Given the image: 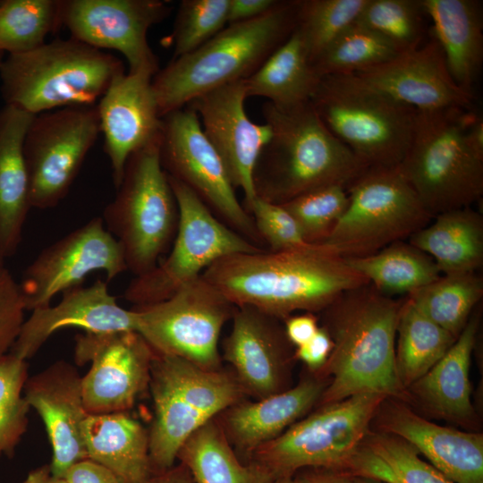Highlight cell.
Wrapping results in <instances>:
<instances>
[{"label":"cell","mask_w":483,"mask_h":483,"mask_svg":"<svg viewBox=\"0 0 483 483\" xmlns=\"http://www.w3.org/2000/svg\"><path fill=\"white\" fill-rule=\"evenodd\" d=\"M246 98L243 80L208 91L186 105L197 114L233 187L243 191L244 209L256 198L253 171L261 149L271 137L267 123H255L246 114Z\"/></svg>","instance_id":"19"},{"label":"cell","mask_w":483,"mask_h":483,"mask_svg":"<svg viewBox=\"0 0 483 483\" xmlns=\"http://www.w3.org/2000/svg\"><path fill=\"white\" fill-rule=\"evenodd\" d=\"M432 21L431 35L438 42L454 82L475 96L474 85L483 62L481 4L476 0H420Z\"/></svg>","instance_id":"28"},{"label":"cell","mask_w":483,"mask_h":483,"mask_svg":"<svg viewBox=\"0 0 483 483\" xmlns=\"http://www.w3.org/2000/svg\"><path fill=\"white\" fill-rule=\"evenodd\" d=\"M309 102L328 131L368 168L400 165L411 140L414 108L355 74L320 78Z\"/></svg>","instance_id":"7"},{"label":"cell","mask_w":483,"mask_h":483,"mask_svg":"<svg viewBox=\"0 0 483 483\" xmlns=\"http://www.w3.org/2000/svg\"><path fill=\"white\" fill-rule=\"evenodd\" d=\"M346 191L345 211L318 243L343 258L374 254L410 238L434 218L398 165L367 168Z\"/></svg>","instance_id":"10"},{"label":"cell","mask_w":483,"mask_h":483,"mask_svg":"<svg viewBox=\"0 0 483 483\" xmlns=\"http://www.w3.org/2000/svg\"><path fill=\"white\" fill-rule=\"evenodd\" d=\"M402 302L367 284L326 308L333 349L326 365L332 380L321 394L323 404L359 394L386 397L399 392L394 343Z\"/></svg>","instance_id":"3"},{"label":"cell","mask_w":483,"mask_h":483,"mask_svg":"<svg viewBox=\"0 0 483 483\" xmlns=\"http://www.w3.org/2000/svg\"><path fill=\"white\" fill-rule=\"evenodd\" d=\"M368 0H300L298 28L307 42L311 64L356 23Z\"/></svg>","instance_id":"41"},{"label":"cell","mask_w":483,"mask_h":483,"mask_svg":"<svg viewBox=\"0 0 483 483\" xmlns=\"http://www.w3.org/2000/svg\"><path fill=\"white\" fill-rule=\"evenodd\" d=\"M482 295V277L469 273L440 275L409 293L407 299L419 312L457 338Z\"/></svg>","instance_id":"37"},{"label":"cell","mask_w":483,"mask_h":483,"mask_svg":"<svg viewBox=\"0 0 483 483\" xmlns=\"http://www.w3.org/2000/svg\"><path fill=\"white\" fill-rule=\"evenodd\" d=\"M360 483H382V482H378V481H375V480H371V479H367L366 481H361Z\"/></svg>","instance_id":"56"},{"label":"cell","mask_w":483,"mask_h":483,"mask_svg":"<svg viewBox=\"0 0 483 483\" xmlns=\"http://www.w3.org/2000/svg\"><path fill=\"white\" fill-rule=\"evenodd\" d=\"M1 3H2V0H0V4H1Z\"/></svg>","instance_id":"59"},{"label":"cell","mask_w":483,"mask_h":483,"mask_svg":"<svg viewBox=\"0 0 483 483\" xmlns=\"http://www.w3.org/2000/svg\"><path fill=\"white\" fill-rule=\"evenodd\" d=\"M276 319L251 307H236L223 343L224 359L242 391L257 399L280 392L288 339Z\"/></svg>","instance_id":"24"},{"label":"cell","mask_w":483,"mask_h":483,"mask_svg":"<svg viewBox=\"0 0 483 483\" xmlns=\"http://www.w3.org/2000/svg\"><path fill=\"white\" fill-rule=\"evenodd\" d=\"M159 157L168 176L191 190L221 222L261 248L251 216L238 200L220 156L188 106L162 117Z\"/></svg>","instance_id":"14"},{"label":"cell","mask_w":483,"mask_h":483,"mask_svg":"<svg viewBox=\"0 0 483 483\" xmlns=\"http://www.w3.org/2000/svg\"><path fill=\"white\" fill-rule=\"evenodd\" d=\"M64 478L69 483H123L110 470L89 458L74 463Z\"/></svg>","instance_id":"48"},{"label":"cell","mask_w":483,"mask_h":483,"mask_svg":"<svg viewBox=\"0 0 483 483\" xmlns=\"http://www.w3.org/2000/svg\"><path fill=\"white\" fill-rule=\"evenodd\" d=\"M229 0H182L172 34L174 58L189 54L228 24Z\"/></svg>","instance_id":"44"},{"label":"cell","mask_w":483,"mask_h":483,"mask_svg":"<svg viewBox=\"0 0 483 483\" xmlns=\"http://www.w3.org/2000/svg\"><path fill=\"white\" fill-rule=\"evenodd\" d=\"M26 307L20 284L0 266V358L10 352L24 323Z\"/></svg>","instance_id":"46"},{"label":"cell","mask_w":483,"mask_h":483,"mask_svg":"<svg viewBox=\"0 0 483 483\" xmlns=\"http://www.w3.org/2000/svg\"><path fill=\"white\" fill-rule=\"evenodd\" d=\"M386 429L412 445L453 483H483V436L432 423L398 408Z\"/></svg>","instance_id":"26"},{"label":"cell","mask_w":483,"mask_h":483,"mask_svg":"<svg viewBox=\"0 0 483 483\" xmlns=\"http://www.w3.org/2000/svg\"><path fill=\"white\" fill-rule=\"evenodd\" d=\"M81 376L64 360L28 377L24 397L40 416L52 448L51 472L64 478L76 462L88 459L81 428L89 415L82 396Z\"/></svg>","instance_id":"21"},{"label":"cell","mask_w":483,"mask_h":483,"mask_svg":"<svg viewBox=\"0 0 483 483\" xmlns=\"http://www.w3.org/2000/svg\"><path fill=\"white\" fill-rule=\"evenodd\" d=\"M26 360L12 352L0 358V456L11 455L27 430L30 405L22 392Z\"/></svg>","instance_id":"42"},{"label":"cell","mask_w":483,"mask_h":483,"mask_svg":"<svg viewBox=\"0 0 483 483\" xmlns=\"http://www.w3.org/2000/svg\"><path fill=\"white\" fill-rule=\"evenodd\" d=\"M171 11L168 2L161 0H62V22L71 38L121 53L128 72L154 77L160 68L148 32Z\"/></svg>","instance_id":"18"},{"label":"cell","mask_w":483,"mask_h":483,"mask_svg":"<svg viewBox=\"0 0 483 483\" xmlns=\"http://www.w3.org/2000/svg\"><path fill=\"white\" fill-rule=\"evenodd\" d=\"M131 309L137 315L136 332L156 353L220 369V334L236 306L201 275L166 300Z\"/></svg>","instance_id":"13"},{"label":"cell","mask_w":483,"mask_h":483,"mask_svg":"<svg viewBox=\"0 0 483 483\" xmlns=\"http://www.w3.org/2000/svg\"><path fill=\"white\" fill-rule=\"evenodd\" d=\"M396 369L401 384L416 383L448 351L456 337L434 323L406 298L398 325Z\"/></svg>","instance_id":"36"},{"label":"cell","mask_w":483,"mask_h":483,"mask_svg":"<svg viewBox=\"0 0 483 483\" xmlns=\"http://www.w3.org/2000/svg\"><path fill=\"white\" fill-rule=\"evenodd\" d=\"M333 349V340L325 327H319L306 343L297 347L295 356L310 369L325 365Z\"/></svg>","instance_id":"47"},{"label":"cell","mask_w":483,"mask_h":483,"mask_svg":"<svg viewBox=\"0 0 483 483\" xmlns=\"http://www.w3.org/2000/svg\"><path fill=\"white\" fill-rule=\"evenodd\" d=\"M201 275L234 306L251 307L277 319L297 310L326 309L345 292L369 284L344 258L313 243L230 254Z\"/></svg>","instance_id":"1"},{"label":"cell","mask_w":483,"mask_h":483,"mask_svg":"<svg viewBox=\"0 0 483 483\" xmlns=\"http://www.w3.org/2000/svg\"><path fill=\"white\" fill-rule=\"evenodd\" d=\"M125 73L115 55L73 38L8 55L0 64L5 105L33 114L74 106H95Z\"/></svg>","instance_id":"5"},{"label":"cell","mask_w":483,"mask_h":483,"mask_svg":"<svg viewBox=\"0 0 483 483\" xmlns=\"http://www.w3.org/2000/svg\"><path fill=\"white\" fill-rule=\"evenodd\" d=\"M155 352L135 331L85 333L75 339L74 361L90 363L81 377L88 414L126 412L148 387Z\"/></svg>","instance_id":"16"},{"label":"cell","mask_w":483,"mask_h":483,"mask_svg":"<svg viewBox=\"0 0 483 483\" xmlns=\"http://www.w3.org/2000/svg\"><path fill=\"white\" fill-rule=\"evenodd\" d=\"M350 473L382 483H453L401 438L378 436L360 445L344 465Z\"/></svg>","instance_id":"35"},{"label":"cell","mask_w":483,"mask_h":483,"mask_svg":"<svg viewBox=\"0 0 483 483\" xmlns=\"http://www.w3.org/2000/svg\"><path fill=\"white\" fill-rule=\"evenodd\" d=\"M300 0H279L267 13L228 24L194 51L174 58L152 79L159 115L223 85L250 78L292 35Z\"/></svg>","instance_id":"4"},{"label":"cell","mask_w":483,"mask_h":483,"mask_svg":"<svg viewBox=\"0 0 483 483\" xmlns=\"http://www.w3.org/2000/svg\"><path fill=\"white\" fill-rule=\"evenodd\" d=\"M346 187L322 186L281 204L295 219L307 243L322 242L332 231L348 205Z\"/></svg>","instance_id":"43"},{"label":"cell","mask_w":483,"mask_h":483,"mask_svg":"<svg viewBox=\"0 0 483 483\" xmlns=\"http://www.w3.org/2000/svg\"><path fill=\"white\" fill-rule=\"evenodd\" d=\"M271 137L254 171L256 198L284 204L311 190L347 186L368 167L325 126L310 102L262 106Z\"/></svg>","instance_id":"2"},{"label":"cell","mask_w":483,"mask_h":483,"mask_svg":"<svg viewBox=\"0 0 483 483\" xmlns=\"http://www.w3.org/2000/svg\"><path fill=\"white\" fill-rule=\"evenodd\" d=\"M81 434L88 458L123 483H147L153 475L148 432L126 412L89 414Z\"/></svg>","instance_id":"29"},{"label":"cell","mask_w":483,"mask_h":483,"mask_svg":"<svg viewBox=\"0 0 483 483\" xmlns=\"http://www.w3.org/2000/svg\"><path fill=\"white\" fill-rule=\"evenodd\" d=\"M160 139L131 155L116 195L101 216L135 276L157 265L179 222L177 201L160 163Z\"/></svg>","instance_id":"9"},{"label":"cell","mask_w":483,"mask_h":483,"mask_svg":"<svg viewBox=\"0 0 483 483\" xmlns=\"http://www.w3.org/2000/svg\"><path fill=\"white\" fill-rule=\"evenodd\" d=\"M386 396L359 394L324 404L295 422L249 457L274 479L292 477L304 468L344 466L361 445L369 424Z\"/></svg>","instance_id":"11"},{"label":"cell","mask_w":483,"mask_h":483,"mask_svg":"<svg viewBox=\"0 0 483 483\" xmlns=\"http://www.w3.org/2000/svg\"><path fill=\"white\" fill-rule=\"evenodd\" d=\"M62 293L56 305L31 310L10 352L27 360L54 333L67 327L85 333L137 331L136 312L118 304L106 282L97 280L90 286L78 285Z\"/></svg>","instance_id":"23"},{"label":"cell","mask_w":483,"mask_h":483,"mask_svg":"<svg viewBox=\"0 0 483 483\" xmlns=\"http://www.w3.org/2000/svg\"><path fill=\"white\" fill-rule=\"evenodd\" d=\"M3 56H4V53L0 52V64L4 59Z\"/></svg>","instance_id":"57"},{"label":"cell","mask_w":483,"mask_h":483,"mask_svg":"<svg viewBox=\"0 0 483 483\" xmlns=\"http://www.w3.org/2000/svg\"><path fill=\"white\" fill-rule=\"evenodd\" d=\"M344 259L369 284L388 296L408 295L441 275L431 257L404 241L393 242L371 255Z\"/></svg>","instance_id":"34"},{"label":"cell","mask_w":483,"mask_h":483,"mask_svg":"<svg viewBox=\"0 0 483 483\" xmlns=\"http://www.w3.org/2000/svg\"><path fill=\"white\" fill-rule=\"evenodd\" d=\"M0 266H4V260L0 258Z\"/></svg>","instance_id":"58"},{"label":"cell","mask_w":483,"mask_h":483,"mask_svg":"<svg viewBox=\"0 0 483 483\" xmlns=\"http://www.w3.org/2000/svg\"><path fill=\"white\" fill-rule=\"evenodd\" d=\"M478 331V319L470 318L444 356L417 382L421 395L444 415L471 416L469 370Z\"/></svg>","instance_id":"33"},{"label":"cell","mask_w":483,"mask_h":483,"mask_svg":"<svg viewBox=\"0 0 483 483\" xmlns=\"http://www.w3.org/2000/svg\"><path fill=\"white\" fill-rule=\"evenodd\" d=\"M94 271L105 272L107 281L127 271L122 247L101 216L42 250L28 266L19 284L26 309L50 305L56 294L80 285Z\"/></svg>","instance_id":"17"},{"label":"cell","mask_w":483,"mask_h":483,"mask_svg":"<svg viewBox=\"0 0 483 483\" xmlns=\"http://www.w3.org/2000/svg\"><path fill=\"white\" fill-rule=\"evenodd\" d=\"M409 242L428 254L443 275L476 273L483 264V216L470 207L434 216Z\"/></svg>","instance_id":"30"},{"label":"cell","mask_w":483,"mask_h":483,"mask_svg":"<svg viewBox=\"0 0 483 483\" xmlns=\"http://www.w3.org/2000/svg\"><path fill=\"white\" fill-rule=\"evenodd\" d=\"M317 318L311 313L288 317L284 333L288 341L299 347L309 342L318 329Z\"/></svg>","instance_id":"50"},{"label":"cell","mask_w":483,"mask_h":483,"mask_svg":"<svg viewBox=\"0 0 483 483\" xmlns=\"http://www.w3.org/2000/svg\"><path fill=\"white\" fill-rule=\"evenodd\" d=\"M278 1L279 0H229L228 24L242 22L258 18L274 8Z\"/></svg>","instance_id":"49"},{"label":"cell","mask_w":483,"mask_h":483,"mask_svg":"<svg viewBox=\"0 0 483 483\" xmlns=\"http://www.w3.org/2000/svg\"><path fill=\"white\" fill-rule=\"evenodd\" d=\"M355 75L416 111L473 108L475 96L454 82L431 34L419 47Z\"/></svg>","instance_id":"20"},{"label":"cell","mask_w":483,"mask_h":483,"mask_svg":"<svg viewBox=\"0 0 483 483\" xmlns=\"http://www.w3.org/2000/svg\"><path fill=\"white\" fill-rule=\"evenodd\" d=\"M147 483H195L187 468L180 463L177 466L153 474Z\"/></svg>","instance_id":"51"},{"label":"cell","mask_w":483,"mask_h":483,"mask_svg":"<svg viewBox=\"0 0 483 483\" xmlns=\"http://www.w3.org/2000/svg\"><path fill=\"white\" fill-rule=\"evenodd\" d=\"M152 79L144 72H125L114 79L97 104L115 188L131 155L161 137L162 117Z\"/></svg>","instance_id":"22"},{"label":"cell","mask_w":483,"mask_h":483,"mask_svg":"<svg viewBox=\"0 0 483 483\" xmlns=\"http://www.w3.org/2000/svg\"><path fill=\"white\" fill-rule=\"evenodd\" d=\"M400 53L378 33L354 23L340 35L313 63L319 78L356 74L379 66Z\"/></svg>","instance_id":"39"},{"label":"cell","mask_w":483,"mask_h":483,"mask_svg":"<svg viewBox=\"0 0 483 483\" xmlns=\"http://www.w3.org/2000/svg\"><path fill=\"white\" fill-rule=\"evenodd\" d=\"M62 25V0H2L0 52L13 55L36 49Z\"/></svg>","instance_id":"38"},{"label":"cell","mask_w":483,"mask_h":483,"mask_svg":"<svg viewBox=\"0 0 483 483\" xmlns=\"http://www.w3.org/2000/svg\"><path fill=\"white\" fill-rule=\"evenodd\" d=\"M34 116L10 105L0 109V258L3 260L16 252L31 208L23 144Z\"/></svg>","instance_id":"27"},{"label":"cell","mask_w":483,"mask_h":483,"mask_svg":"<svg viewBox=\"0 0 483 483\" xmlns=\"http://www.w3.org/2000/svg\"><path fill=\"white\" fill-rule=\"evenodd\" d=\"M177 459L187 468L195 483H271L275 480L260 466L242 462L215 419L184 442Z\"/></svg>","instance_id":"32"},{"label":"cell","mask_w":483,"mask_h":483,"mask_svg":"<svg viewBox=\"0 0 483 483\" xmlns=\"http://www.w3.org/2000/svg\"><path fill=\"white\" fill-rule=\"evenodd\" d=\"M465 140L470 148L483 158V119L477 114L465 131Z\"/></svg>","instance_id":"52"},{"label":"cell","mask_w":483,"mask_h":483,"mask_svg":"<svg viewBox=\"0 0 483 483\" xmlns=\"http://www.w3.org/2000/svg\"><path fill=\"white\" fill-rule=\"evenodd\" d=\"M271 483H300L297 479H292V477L283 478L274 480Z\"/></svg>","instance_id":"55"},{"label":"cell","mask_w":483,"mask_h":483,"mask_svg":"<svg viewBox=\"0 0 483 483\" xmlns=\"http://www.w3.org/2000/svg\"><path fill=\"white\" fill-rule=\"evenodd\" d=\"M99 133L97 105L35 114L23 144L31 208L47 209L60 203Z\"/></svg>","instance_id":"15"},{"label":"cell","mask_w":483,"mask_h":483,"mask_svg":"<svg viewBox=\"0 0 483 483\" xmlns=\"http://www.w3.org/2000/svg\"><path fill=\"white\" fill-rule=\"evenodd\" d=\"M245 210L251 216L260 239L270 251L292 250L307 243L295 219L283 205L255 198Z\"/></svg>","instance_id":"45"},{"label":"cell","mask_w":483,"mask_h":483,"mask_svg":"<svg viewBox=\"0 0 483 483\" xmlns=\"http://www.w3.org/2000/svg\"><path fill=\"white\" fill-rule=\"evenodd\" d=\"M148 387L154 409L148 432L153 474L172 468L184 442L239 402L242 393L233 374L156 352Z\"/></svg>","instance_id":"8"},{"label":"cell","mask_w":483,"mask_h":483,"mask_svg":"<svg viewBox=\"0 0 483 483\" xmlns=\"http://www.w3.org/2000/svg\"><path fill=\"white\" fill-rule=\"evenodd\" d=\"M321 394L322 386L307 379L256 402H237L222 412L220 425L232 446L250 457L294 424Z\"/></svg>","instance_id":"25"},{"label":"cell","mask_w":483,"mask_h":483,"mask_svg":"<svg viewBox=\"0 0 483 483\" xmlns=\"http://www.w3.org/2000/svg\"><path fill=\"white\" fill-rule=\"evenodd\" d=\"M300 483H354L345 476L326 471H316L297 478Z\"/></svg>","instance_id":"54"},{"label":"cell","mask_w":483,"mask_h":483,"mask_svg":"<svg viewBox=\"0 0 483 483\" xmlns=\"http://www.w3.org/2000/svg\"><path fill=\"white\" fill-rule=\"evenodd\" d=\"M167 177L179 209L177 231L165 259L126 287L123 297L132 306L168 299L223 257L263 250L216 217L186 185Z\"/></svg>","instance_id":"12"},{"label":"cell","mask_w":483,"mask_h":483,"mask_svg":"<svg viewBox=\"0 0 483 483\" xmlns=\"http://www.w3.org/2000/svg\"><path fill=\"white\" fill-rule=\"evenodd\" d=\"M425 15L420 0H368L356 22L381 35L402 54L424 42Z\"/></svg>","instance_id":"40"},{"label":"cell","mask_w":483,"mask_h":483,"mask_svg":"<svg viewBox=\"0 0 483 483\" xmlns=\"http://www.w3.org/2000/svg\"><path fill=\"white\" fill-rule=\"evenodd\" d=\"M21 483H69L64 478L52 474L50 465L45 464L30 470Z\"/></svg>","instance_id":"53"},{"label":"cell","mask_w":483,"mask_h":483,"mask_svg":"<svg viewBox=\"0 0 483 483\" xmlns=\"http://www.w3.org/2000/svg\"><path fill=\"white\" fill-rule=\"evenodd\" d=\"M473 108L417 111L409 148L398 165L424 208L436 215L483 194V158L465 140Z\"/></svg>","instance_id":"6"},{"label":"cell","mask_w":483,"mask_h":483,"mask_svg":"<svg viewBox=\"0 0 483 483\" xmlns=\"http://www.w3.org/2000/svg\"><path fill=\"white\" fill-rule=\"evenodd\" d=\"M319 80L304 35L297 26L285 42L245 80L246 94L247 97H265L279 107H292L309 102Z\"/></svg>","instance_id":"31"}]
</instances>
